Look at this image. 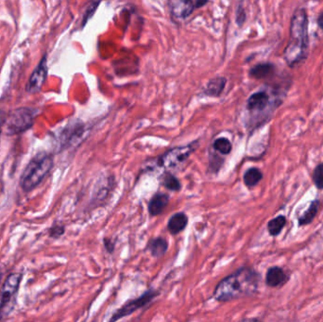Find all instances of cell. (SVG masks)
I'll return each instance as SVG.
<instances>
[{
	"label": "cell",
	"mask_w": 323,
	"mask_h": 322,
	"mask_svg": "<svg viewBox=\"0 0 323 322\" xmlns=\"http://www.w3.org/2000/svg\"><path fill=\"white\" fill-rule=\"evenodd\" d=\"M309 51V18L304 8L294 11L290 21L288 42L284 50V60L287 67L295 68L303 64Z\"/></svg>",
	"instance_id": "obj_1"
},
{
	"label": "cell",
	"mask_w": 323,
	"mask_h": 322,
	"mask_svg": "<svg viewBox=\"0 0 323 322\" xmlns=\"http://www.w3.org/2000/svg\"><path fill=\"white\" fill-rule=\"evenodd\" d=\"M260 275L251 267H242L227 276L214 291V297L218 301H230L252 296L256 293Z\"/></svg>",
	"instance_id": "obj_2"
},
{
	"label": "cell",
	"mask_w": 323,
	"mask_h": 322,
	"mask_svg": "<svg viewBox=\"0 0 323 322\" xmlns=\"http://www.w3.org/2000/svg\"><path fill=\"white\" fill-rule=\"evenodd\" d=\"M52 167V156L45 151L37 153L23 171L20 179V187L24 192H30L36 188L48 175Z\"/></svg>",
	"instance_id": "obj_3"
},
{
	"label": "cell",
	"mask_w": 323,
	"mask_h": 322,
	"mask_svg": "<svg viewBox=\"0 0 323 322\" xmlns=\"http://www.w3.org/2000/svg\"><path fill=\"white\" fill-rule=\"evenodd\" d=\"M22 278L21 273H11L5 280L0 289V320L7 318L13 311Z\"/></svg>",
	"instance_id": "obj_4"
},
{
	"label": "cell",
	"mask_w": 323,
	"mask_h": 322,
	"mask_svg": "<svg viewBox=\"0 0 323 322\" xmlns=\"http://www.w3.org/2000/svg\"><path fill=\"white\" fill-rule=\"evenodd\" d=\"M36 110L31 108H19L12 111L6 121L5 132L9 135L22 134L34 125Z\"/></svg>",
	"instance_id": "obj_5"
},
{
	"label": "cell",
	"mask_w": 323,
	"mask_h": 322,
	"mask_svg": "<svg viewBox=\"0 0 323 322\" xmlns=\"http://www.w3.org/2000/svg\"><path fill=\"white\" fill-rule=\"evenodd\" d=\"M199 143L193 142L186 145L171 148L158 158V166L164 168H174L182 165L198 148Z\"/></svg>",
	"instance_id": "obj_6"
},
{
	"label": "cell",
	"mask_w": 323,
	"mask_h": 322,
	"mask_svg": "<svg viewBox=\"0 0 323 322\" xmlns=\"http://www.w3.org/2000/svg\"><path fill=\"white\" fill-rule=\"evenodd\" d=\"M281 100H271L270 94L265 90L253 93L247 100V110L252 114L268 113L269 115L275 109H277Z\"/></svg>",
	"instance_id": "obj_7"
},
{
	"label": "cell",
	"mask_w": 323,
	"mask_h": 322,
	"mask_svg": "<svg viewBox=\"0 0 323 322\" xmlns=\"http://www.w3.org/2000/svg\"><path fill=\"white\" fill-rule=\"evenodd\" d=\"M158 295H159V293L154 290L145 291L142 296H140L139 298H137L135 300L129 301L128 303L123 305L120 309H118L117 311L115 312L111 317V322L118 321V320L125 318V317H128L134 312L145 307L149 302H151L152 300H154Z\"/></svg>",
	"instance_id": "obj_8"
},
{
	"label": "cell",
	"mask_w": 323,
	"mask_h": 322,
	"mask_svg": "<svg viewBox=\"0 0 323 322\" xmlns=\"http://www.w3.org/2000/svg\"><path fill=\"white\" fill-rule=\"evenodd\" d=\"M207 2L208 0H168V6L172 17L185 19Z\"/></svg>",
	"instance_id": "obj_9"
},
{
	"label": "cell",
	"mask_w": 323,
	"mask_h": 322,
	"mask_svg": "<svg viewBox=\"0 0 323 322\" xmlns=\"http://www.w3.org/2000/svg\"><path fill=\"white\" fill-rule=\"evenodd\" d=\"M47 76V66H46V58L44 57L38 67L34 70L32 77L27 84V91L29 93H37L42 88L45 78Z\"/></svg>",
	"instance_id": "obj_10"
},
{
	"label": "cell",
	"mask_w": 323,
	"mask_h": 322,
	"mask_svg": "<svg viewBox=\"0 0 323 322\" xmlns=\"http://www.w3.org/2000/svg\"><path fill=\"white\" fill-rule=\"evenodd\" d=\"M169 203V196L164 193H157L148 202V212L150 215L157 216L161 215Z\"/></svg>",
	"instance_id": "obj_11"
},
{
	"label": "cell",
	"mask_w": 323,
	"mask_h": 322,
	"mask_svg": "<svg viewBox=\"0 0 323 322\" xmlns=\"http://www.w3.org/2000/svg\"><path fill=\"white\" fill-rule=\"evenodd\" d=\"M288 278L283 268L279 267H270L267 272L266 283L270 287H278L285 285Z\"/></svg>",
	"instance_id": "obj_12"
},
{
	"label": "cell",
	"mask_w": 323,
	"mask_h": 322,
	"mask_svg": "<svg viewBox=\"0 0 323 322\" xmlns=\"http://www.w3.org/2000/svg\"><path fill=\"white\" fill-rule=\"evenodd\" d=\"M188 224V217L184 213L173 215L167 223V229L172 234H178L183 231Z\"/></svg>",
	"instance_id": "obj_13"
},
{
	"label": "cell",
	"mask_w": 323,
	"mask_h": 322,
	"mask_svg": "<svg viewBox=\"0 0 323 322\" xmlns=\"http://www.w3.org/2000/svg\"><path fill=\"white\" fill-rule=\"evenodd\" d=\"M276 72L275 65L271 63H263L252 67L250 70V76L256 79H263L272 77Z\"/></svg>",
	"instance_id": "obj_14"
},
{
	"label": "cell",
	"mask_w": 323,
	"mask_h": 322,
	"mask_svg": "<svg viewBox=\"0 0 323 322\" xmlns=\"http://www.w3.org/2000/svg\"><path fill=\"white\" fill-rule=\"evenodd\" d=\"M226 86V78L218 77L211 79L205 88V95L209 97H219Z\"/></svg>",
	"instance_id": "obj_15"
},
{
	"label": "cell",
	"mask_w": 323,
	"mask_h": 322,
	"mask_svg": "<svg viewBox=\"0 0 323 322\" xmlns=\"http://www.w3.org/2000/svg\"><path fill=\"white\" fill-rule=\"evenodd\" d=\"M147 250L150 251L152 256L161 257L167 252L168 250V243L165 238L156 237L148 243Z\"/></svg>",
	"instance_id": "obj_16"
},
{
	"label": "cell",
	"mask_w": 323,
	"mask_h": 322,
	"mask_svg": "<svg viewBox=\"0 0 323 322\" xmlns=\"http://www.w3.org/2000/svg\"><path fill=\"white\" fill-rule=\"evenodd\" d=\"M262 179L263 173L261 172V170L256 167H252L246 171L243 180L248 187H253L261 181Z\"/></svg>",
	"instance_id": "obj_17"
},
{
	"label": "cell",
	"mask_w": 323,
	"mask_h": 322,
	"mask_svg": "<svg viewBox=\"0 0 323 322\" xmlns=\"http://www.w3.org/2000/svg\"><path fill=\"white\" fill-rule=\"evenodd\" d=\"M319 208H320V201L318 200H313L308 210L305 212L299 218V225L304 226V225H308L312 222L315 216L318 214Z\"/></svg>",
	"instance_id": "obj_18"
},
{
	"label": "cell",
	"mask_w": 323,
	"mask_h": 322,
	"mask_svg": "<svg viewBox=\"0 0 323 322\" xmlns=\"http://www.w3.org/2000/svg\"><path fill=\"white\" fill-rule=\"evenodd\" d=\"M287 224V218L284 215H279L268 223V231L270 235L277 236Z\"/></svg>",
	"instance_id": "obj_19"
},
{
	"label": "cell",
	"mask_w": 323,
	"mask_h": 322,
	"mask_svg": "<svg viewBox=\"0 0 323 322\" xmlns=\"http://www.w3.org/2000/svg\"><path fill=\"white\" fill-rule=\"evenodd\" d=\"M161 179H161L162 184L168 190L178 192L181 189L180 181L174 175H172L171 173L166 172Z\"/></svg>",
	"instance_id": "obj_20"
},
{
	"label": "cell",
	"mask_w": 323,
	"mask_h": 322,
	"mask_svg": "<svg viewBox=\"0 0 323 322\" xmlns=\"http://www.w3.org/2000/svg\"><path fill=\"white\" fill-rule=\"evenodd\" d=\"M214 149H215L216 151H218L219 153H221L222 155H228L231 153L233 145L232 143L229 139L225 138V137H220L217 138L215 142H214Z\"/></svg>",
	"instance_id": "obj_21"
},
{
	"label": "cell",
	"mask_w": 323,
	"mask_h": 322,
	"mask_svg": "<svg viewBox=\"0 0 323 322\" xmlns=\"http://www.w3.org/2000/svg\"><path fill=\"white\" fill-rule=\"evenodd\" d=\"M313 180L318 188L323 189V164H320L315 168L313 174Z\"/></svg>",
	"instance_id": "obj_22"
},
{
	"label": "cell",
	"mask_w": 323,
	"mask_h": 322,
	"mask_svg": "<svg viewBox=\"0 0 323 322\" xmlns=\"http://www.w3.org/2000/svg\"><path fill=\"white\" fill-rule=\"evenodd\" d=\"M65 226L63 225H55L49 230V236L52 238H59L65 233Z\"/></svg>",
	"instance_id": "obj_23"
},
{
	"label": "cell",
	"mask_w": 323,
	"mask_h": 322,
	"mask_svg": "<svg viewBox=\"0 0 323 322\" xmlns=\"http://www.w3.org/2000/svg\"><path fill=\"white\" fill-rule=\"evenodd\" d=\"M104 246L106 248V250L111 253L113 250H114V244L111 242V239H108V238H105L104 239Z\"/></svg>",
	"instance_id": "obj_24"
},
{
	"label": "cell",
	"mask_w": 323,
	"mask_h": 322,
	"mask_svg": "<svg viewBox=\"0 0 323 322\" xmlns=\"http://www.w3.org/2000/svg\"><path fill=\"white\" fill-rule=\"evenodd\" d=\"M317 24H318V26H319V28L322 30L323 32V11H322L320 14H319V16H318V18H317Z\"/></svg>",
	"instance_id": "obj_25"
}]
</instances>
